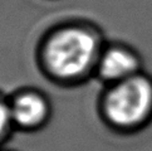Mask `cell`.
<instances>
[{
	"instance_id": "1",
	"label": "cell",
	"mask_w": 152,
	"mask_h": 151,
	"mask_svg": "<svg viewBox=\"0 0 152 151\" xmlns=\"http://www.w3.org/2000/svg\"><path fill=\"white\" fill-rule=\"evenodd\" d=\"M104 45V35L93 21L64 19L48 26L38 38L34 62L49 83L63 88L79 87L94 77Z\"/></svg>"
},
{
	"instance_id": "2",
	"label": "cell",
	"mask_w": 152,
	"mask_h": 151,
	"mask_svg": "<svg viewBox=\"0 0 152 151\" xmlns=\"http://www.w3.org/2000/svg\"><path fill=\"white\" fill-rule=\"evenodd\" d=\"M97 111L106 126L118 132L140 128L152 115V79L142 73L104 86Z\"/></svg>"
},
{
	"instance_id": "3",
	"label": "cell",
	"mask_w": 152,
	"mask_h": 151,
	"mask_svg": "<svg viewBox=\"0 0 152 151\" xmlns=\"http://www.w3.org/2000/svg\"><path fill=\"white\" fill-rule=\"evenodd\" d=\"M10 117L15 131L38 132L52 120L50 98L37 87H21L8 96Z\"/></svg>"
},
{
	"instance_id": "4",
	"label": "cell",
	"mask_w": 152,
	"mask_h": 151,
	"mask_svg": "<svg viewBox=\"0 0 152 151\" xmlns=\"http://www.w3.org/2000/svg\"><path fill=\"white\" fill-rule=\"evenodd\" d=\"M141 59L132 48L121 43H106L97 63L94 77L108 86L141 73Z\"/></svg>"
},
{
	"instance_id": "5",
	"label": "cell",
	"mask_w": 152,
	"mask_h": 151,
	"mask_svg": "<svg viewBox=\"0 0 152 151\" xmlns=\"http://www.w3.org/2000/svg\"><path fill=\"white\" fill-rule=\"evenodd\" d=\"M15 131L12 117H10L8 96L0 93V149L4 147L8 140Z\"/></svg>"
},
{
	"instance_id": "6",
	"label": "cell",
	"mask_w": 152,
	"mask_h": 151,
	"mask_svg": "<svg viewBox=\"0 0 152 151\" xmlns=\"http://www.w3.org/2000/svg\"><path fill=\"white\" fill-rule=\"evenodd\" d=\"M0 151H14V150H8V149H4L3 147V149H0Z\"/></svg>"
}]
</instances>
